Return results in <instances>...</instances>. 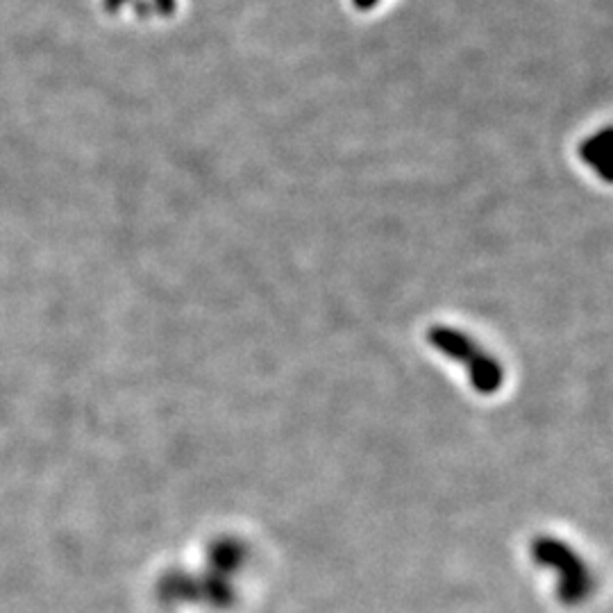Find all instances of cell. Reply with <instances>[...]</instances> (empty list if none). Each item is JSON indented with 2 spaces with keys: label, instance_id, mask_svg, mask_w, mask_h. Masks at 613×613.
<instances>
[{
  "label": "cell",
  "instance_id": "2",
  "mask_svg": "<svg viewBox=\"0 0 613 613\" xmlns=\"http://www.w3.org/2000/svg\"><path fill=\"white\" fill-rule=\"evenodd\" d=\"M534 557L545 566H554L564 575V591L577 593L584 589L586 575L579 559L570 552L564 543L552 539H539L534 543Z\"/></svg>",
  "mask_w": 613,
  "mask_h": 613
},
{
  "label": "cell",
  "instance_id": "1",
  "mask_svg": "<svg viewBox=\"0 0 613 613\" xmlns=\"http://www.w3.org/2000/svg\"><path fill=\"white\" fill-rule=\"evenodd\" d=\"M427 341L443 352L445 357H452L459 364L466 366L470 375V384L475 386L477 393L482 396H491L502 386V368L498 361L486 355V352L477 346V343L466 337L464 332L452 330V327H434L427 332Z\"/></svg>",
  "mask_w": 613,
  "mask_h": 613
}]
</instances>
